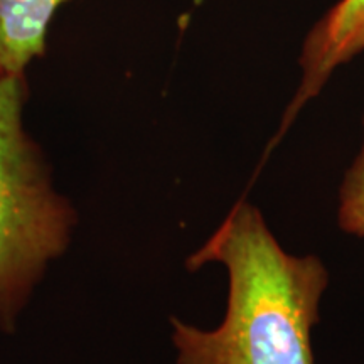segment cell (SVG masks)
I'll return each instance as SVG.
<instances>
[{"instance_id": "cell-1", "label": "cell", "mask_w": 364, "mask_h": 364, "mask_svg": "<svg viewBox=\"0 0 364 364\" xmlns=\"http://www.w3.org/2000/svg\"><path fill=\"white\" fill-rule=\"evenodd\" d=\"M225 265V321L201 331L171 318L177 364H314L312 327L329 273L317 257L287 253L260 209L240 201L186 262Z\"/></svg>"}, {"instance_id": "cell-4", "label": "cell", "mask_w": 364, "mask_h": 364, "mask_svg": "<svg viewBox=\"0 0 364 364\" xmlns=\"http://www.w3.org/2000/svg\"><path fill=\"white\" fill-rule=\"evenodd\" d=\"M66 0H0V76L26 75L46 48V33Z\"/></svg>"}, {"instance_id": "cell-5", "label": "cell", "mask_w": 364, "mask_h": 364, "mask_svg": "<svg viewBox=\"0 0 364 364\" xmlns=\"http://www.w3.org/2000/svg\"><path fill=\"white\" fill-rule=\"evenodd\" d=\"M338 223L344 233L364 238V139L341 186Z\"/></svg>"}, {"instance_id": "cell-3", "label": "cell", "mask_w": 364, "mask_h": 364, "mask_svg": "<svg viewBox=\"0 0 364 364\" xmlns=\"http://www.w3.org/2000/svg\"><path fill=\"white\" fill-rule=\"evenodd\" d=\"M364 51V0H339L312 27L300 56L302 81L287 108L279 135L289 129L302 107L324 88L329 76Z\"/></svg>"}, {"instance_id": "cell-2", "label": "cell", "mask_w": 364, "mask_h": 364, "mask_svg": "<svg viewBox=\"0 0 364 364\" xmlns=\"http://www.w3.org/2000/svg\"><path fill=\"white\" fill-rule=\"evenodd\" d=\"M26 100V75L0 76V327L9 332L76 223L22 125Z\"/></svg>"}]
</instances>
